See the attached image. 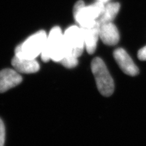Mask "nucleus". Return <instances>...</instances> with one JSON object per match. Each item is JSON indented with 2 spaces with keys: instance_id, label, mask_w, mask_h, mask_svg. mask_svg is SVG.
<instances>
[{
  "instance_id": "obj_1",
  "label": "nucleus",
  "mask_w": 146,
  "mask_h": 146,
  "mask_svg": "<svg viewBox=\"0 0 146 146\" xmlns=\"http://www.w3.org/2000/svg\"><path fill=\"white\" fill-rule=\"evenodd\" d=\"M65 48V55L61 61L62 65L67 68L76 67L78 64L77 58L84 49L85 42L80 27L72 26L63 34Z\"/></svg>"
},
{
  "instance_id": "obj_2",
  "label": "nucleus",
  "mask_w": 146,
  "mask_h": 146,
  "mask_svg": "<svg viewBox=\"0 0 146 146\" xmlns=\"http://www.w3.org/2000/svg\"><path fill=\"white\" fill-rule=\"evenodd\" d=\"M65 55V48L63 34L60 27H54L47 36L44 47L41 53V58L44 62L50 60L61 62Z\"/></svg>"
},
{
  "instance_id": "obj_3",
  "label": "nucleus",
  "mask_w": 146,
  "mask_h": 146,
  "mask_svg": "<svg viewBox=\"0 0 146 146\" xmlns=\"http://www.w3.org/2000/svg\"><path fill=\"white\" fill-rule=\"evenodd\" d=\"M104 3L97 1L86 6L82 0L77 1L74 7V17L81 27H90L97 23L98 18L104 9Z\"/></svg>"
},
{
  "instance_id": "obj_4",
  "label": "nucleus",
  "mask_w": 146,
  "mask_h": 146,
  "mask_svg": "<svg viewBox=\"0 0 146 146\" xmlns=\"http://www.w3.org/2000/svg\"><path fill=\"white\" fill-rule=\"evenodd\" d=\"M91 68L99 92L104 96H110L114 92L115 84L102 59L95 57L91 62Z\"/></svg>"
},
{
  "instance_id": "obj_5",
  "label": "nucleus",
  "mask_w": 146,
  "mask_h": 146,
  "mask_svg": "<svg viewBox=\"0 0 146 146\" xmlns=\"http://www.w3.org/2000/svg\"><path fill=\"white\" fill-rule=\"evenodd\" d=\"M47 39L46 34L40 31L20 44L15 48V56L29 59H35L41 55Z\"/></svg>"
},
{
  "instance_id": "obj_6",
  "label": "nucleus",
  "mask_w": 146,
  "mask_h": 146,
  "mask_svg": "<svg viewBox=\"0 0 146 146\" xmlns=\"http://www.w3.org/2000/svg\"><path fill=\"white\" fill-rule=\"evenodd\" d=\"M113 56L117 65L125 74L131 76L138 74L139 70L138 67L124 49H116L113 52Z\"/></svg>"
},
{
  "instance_id": "obj_7",
  "label": "nucleus",
  "mask_w": 146,
  "mask_h": 146,
  "mask_svg": "<svg viewBox=\"0 0 146 146\" xmlns=\"http://www.w3.org/2000/svg\"><path fill=\"white\" fill-rule=\"evenodd\" d=\"M22 82V77L15 70L6 68L0 71V93H4Z\"/></svg>"
},
{
  "instance_id": "obj_8",
  "label": "nucleus",
  "mask_w": 146,
  "mask_h": 146,
  "mask_svg": "<svg viewBox=\"0 0 146 146\" xmlns=\"http://www.w3.org/2000/svg\"><path fill=\"white\" fill-rule=\"evenodd\" d=\"M99 38L104 44L108 46L116 45L119 40V34L116 26L112 22L99 25Z\"/></svg>"
},
{
  "instance_id": "obj_9",
  "label": "nucleus",
  "mask_w": 146,
  "mask_h": 146,
  "mask_svg": "<svg viewBox=\"0 0 146 146\" xmlns=\"http://www.w3.org/2000/svg\"><path fill=\"white\" fill-rule=\"evenodd\" d=\"M99 24H96L94 26L90 27H81L83 34L85 46L90 54H93L96 49L98 41L99 38Z\"/></svg>"
},
{
  "instance_id": "obj_10",
  "label": "nucleus",
  "mask_w": 146,
  "mask_h": 146,
  "mask_svg": "<svg viewBox=\"0 0 146 146\" xmlns=\"http://www.w3.org/2000/svg\"><path fill=\"white\" fill-rule=\"evenodd\" d=\"M12 65L17 72L25 74H32L40 70V65L35 59L18 57L16 56L12 60Z\"/></svg>"
},
{
  "instance_id": "obj_11",
  "label": "nucleus",
  "mask_w": 146,
  "mask_h": 146,
  "mask_svg": "<svg viewBox=\"0 0 146 146\" xmlns=\"http://www.w3.org/2000/svg\"><path fill=\"white\" fill-rule=\"evenodd\" d=\"M120 4L118 3H108L105 5L102 13L98 18L97 23L100 25L104 23L112 22L118 13Z\"/></svg>"
},
{
  "instance_id": "obj_12",
  "label": "nucleus",
  "mask_w": 146,
  "mask_h": 146,
  "mask_svg": "<svg viewBox=\"0 0 146 146\" xmlns=\"http://www.w3.org/2000/svg\"><path fill=\"white\" fill-rule=\"evenodd\" d=\"M6 129L3 121L0 118V146H4L5 143Z\"/></svg>"
},
{
  "instance_id": "obj_13",
  "label": "nucleus",
  "mask_w": 146,
  "mask_h": 146,
  "mask_svg": "<svg viewBox=\"0 0 146 146\" xmlns=\"http://www.w3.org/2000/svg\"><path fill=\"white\" fill-rule=\"evenodd\" d=\"M138 57L141 60H146V46L138 51Z\"/></svg>"
},
{
  "instance_id": "obj_14",
  "label": "nucleus",
  "mask_w": 146,
  "mask_h": 146,
  "mask_svg": "<svg viewBox=\"0 0 146 146\" xmlns=\"http://www.w3.org/2000/svg\"><path fill=\"white\" fill-rule=\"evenodd\" d=\"M98 1H101V2H102V3H107L108 1H109L110 0H98Z\"/></svg>"
}]
</instances>
